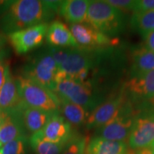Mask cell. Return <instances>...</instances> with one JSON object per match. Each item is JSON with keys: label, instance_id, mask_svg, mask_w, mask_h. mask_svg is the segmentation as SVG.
<instances>
[{"label": "cell", "instance_id": "1", "mask_svg": "<svg viewBox=\"0 0 154 154\" xmlns=\"http://www.w3.org/2000/svg\"><path fill=\"white\" fill-rule=\"evenodd\" d=\"M61 1L17 0L0 17V29L7 35L17 31L47 23L59 12Z\"/></svg>", "mask_w": 154, "mask_h": 154}, {"label": "cell", "instance_id": "2", "mask_svg": "<svg viewBox=\"0 0 154 154\" xmlns=\"http://www.w3.org/2000/svg\"><path fill=\"white\" fill-rule=\"evenodd\" d=\"M17 79L23 104L50 113H59L61 101L54 92L22 75Z\"/></svg>", "mask_w": 154, "mask_h": 154}, {"label": "cell", "instance_id": "3", "mask_svg": "<svg viewBox=\"0 0 154 154\" xmlns=\"http://www.w3.org/2000/svg\"><path fill=\"white\" fill-rule=\"evenodd\" d=\"M86 22L108 36L120 33L124 26V14L106 1H90Z\"/></svg>", "mask_w": 154, "mask_h": 154}, {"label": "cell", "instance_id": "4", "mask_svg": "<svg viewBox=\"0 0 154 154\" xmlns=\"http://www.w3.org/2000/svg\"><path fill=\"white\" fill-rule=\"evenodd\" d=\"M54 92L59 99H63L84 107L86 111L94 109L99 102L92 91L89 82L82 83L76 80L66 79L59 82Z\"/></svg>", "mask_w": 154, "mask_h": 154}, {"label": "cell", "instance_id": "5", "mask_svg": "<svg viewBox=\"0 0 154 154\" xmlns=\"http://www.w3.org/2000/svg\"><path fill=\"white\" fill-rule=\"evenodd\" d=\"M59 68L49 51L36 57L23 69L22 76L54 91Z\"/></svg>", "mask_w": 154, "mask_h": 154}, {"label": "cell", "instance_id": "6", "mask_svg": "<svg viewBox=\"0 0 154 154\" xmlns=\"http://www.w3.org/2000/svg\"><path fill=\"white\" fill-rule=\"evenodd\" d=\"M48 26V23H42L8 34V39L15 53L24 54L41 46L47 35Z\"/></svg>", "mask_w": 154, "mask_h": 154}, {"label": "cell", "instance_id": "7", "mask_svg": "<svg viewBox=\"0 0 154 154\" xmlns=\"http://www.w3.org/2000/svg\"><path fill=\"white\" fill-rule=\"evenodd\" d=\"M135 118L131 105L128 102L118 116L100 128L98 136L106 140L124 141L128 138Z\"/></svg>", "mask_w": 154, "mask_h": 154}, {"label": "cell", "instance_id": "8", "mask_svg": "<svg viewBox=\"0 0 154 154\" xmlns=\"http://www.w3.org/2000/svg\"><path fill=\"white\" fill-rule=\"evenodd\" d=\"M127 103L124 94H120L101 105L97 106L86 119V128L91 129L105 126L120 114Z\"/></svg>", "mask_w": 154, "mask_h": 154}, {"label": "cell", "instance_id": "9", "mask_svg": "<svg viewBox=\"0 0 154 154\" xmlns=\"http://www.w3.org/2000/svg\"><path fill=\"white\" fill-rule=\"evenodd\" d=\"M128 140V146L133 150L149 147L154 140V112L135 118Z\"/></svg>", "mask_w": 154, "mask_h": 154}, {"label": "cell", "instance_id": "10", "mask_svg": "<svg viewBox=\"0 0 154 154\" xmlns=\"http://www.w3.org/2000/svg\"><path fill=\"white\" fill-rule=\"evenodd\" d=\"M94 61V55L88 49H72L68 57L59 67L57 75V84L66 79H74L83 69H91Z\"/></svg>", "mask_w": 154, "mask_h": 154}, {"label": "cell", "instance_id": "11", "mask_svg": "<svg viewBox=\"0 0 154 154\" xmlns=\"http://www.w3.org/2000/svg\"><path fill=\"white\" fill-rule=\"evenodd\" d=\"M70 30L79 47L91 49L115 44V40L99 32L87 23L71 24Z\"/></svg>", "mask_w": 154, "mask_h": 154}, {"label": "cell", "instance_id": "12", "mask_svg": "<svg viewBox=\"0 0 154 154\" xmlns=\"http://www.w3.org/2000/svg\"><path fill=\"white\" fill-rule=\"evenodd\" d=\"M35 134L42 140L62 144H66L73 136L72 126L59 113H54L45 126Z\"/></svg>", "mask_w": 154, "mask_h": 154}, {"label": "cell", "instance_id": "13", "mask_svg": "<svg viewBox=\"0 0 154 154\" xmlns=\"http://www.w3.org/2000/svg\"><path fill=\"white\" fill-rule=\"evenodd\" d=\"M126 91L135 101H148L154 98V69L131 77L126 83Z\"/></svg>", "mask_w": 154, "mask_h": 154}, {"label": "cell", "instance_id": "14", "mask_svg": "<svg viewBox=\"0 0 154 154\" xmlns=\"http://www.w3.org/2000/svg\"><path fill=\"white\" fill-rule=\"evenodd\" d=\"M15 109H17L24 128L32 134L39 131L45 126L54 113L42 109L28 107L21 103Z\"/></svg>", "mask_w": 154, "mask_h": 154}, {"label": "cell", "instance_id": "15", "mask_svg": "<svg viewBox=\"0 0 154 154\" xmlns=\"http://www.w3.org/2000/svg\"><path fill=\"white\" fill-rule=\"evenodd\" d=\"M46 39L47 43L52 47L79 48L70 29L59 20L54 21L49 24Z\"/></svg>", "mask_w": 154, "mask_h": 154}, {"label": "cell", "instance_id": "16", "mask_svg": "<svg viewBox=\"0 0 154 154\" xmlns=\"http://www.w3.org/2000/svg\"><path fill=\"white\" fill-rule=\"evenodd\" d=\"M24 127L17 109L7 111L0 129V149L11 140L17 138L26 136Z\"/></svg>", "mask_w": 154, "mask_h": 154}, {"label": "cell", "instance_id": "17", "mask_svg": "<svg viewBox=\"0 0 154 154\" xmlns=\"http://www.w3.org/2000/svg\"><path fill=\"white\" fill-rule=\"evenodd\" d=\"M89 2L87 0L61 1L58 13L71 24L84 23L87 17Z\"/></svg>", "mask_w": 154, "mask_h": 154}, {"label": "cell", "instance_id": "18", "mask_svg": "<svg viewBox=\"0 0 154 154\" xmlns=\"http://www.w3.org/2000/svg\"><path fill=\"white\" fill-rule=\"evenodd\" d=\"M21 103L17 77L9 73L5 83L0 90V109L11 111Z\"/></svg>", "mask_w": 154, "mask_h": 154}, {"label": "cell", "instance_id": "19", "mask_svg": "<svg viewBox=\"0 0 154 154\" xmlns=\"http://www.w3.org/2000/svg\"><path fill=\"white\" fill-rule=\"evenodd\" d=\"M86 154H129L124 141H115L96 136L87 145Z\"/></svg>", "mask_w": 154, "mask_h": 154}, {"label": "cell", "instance_id": "20", "mask_svg": "<svg viewBox=\"0 0 154 154\" xmlns=\"http://www.w3.org/2000/svg\"><path fill=\"white\" fill-rule=\"evenodd\" d=\"M154 69V52L146 48L135 49L132 54L131 77L140 76Z\"/></svg>", "mask_w": 154, "mask_h": 154}, {"label": "cell", "instance_id": "21", "mask_svg": "<svg viewBox=\"0 0 154 154\" xmlns=\"http://www.w3.org/2000/svg\"><path fill=\"white\" fill-rule=\"evenodd\" d=\"M60 110L63 113V118L69 124L74 126H80L86 123L88 113L84 107L63 99H60Z\"/></svg>", "mask_w": 154, "mask_h": 154}, {"label": "cell", "instance_id": "22", "mask_svg": "<svg viewBox=\"0 0 154 154\" xmlns=\"http://www.w3.org/2000/svg\"><path fill=\"white\" fill-rule=\"evenodd\" d=\"M131 25L143 38L154 31V9L146 12L134 13L131 18Z\"/></svg>", "mask_w": 154, "mask_h": 154}, {"label": "cell", "instance_id": "23", "mask_svg": "<svg viewBox=\"0 0 154 154\" xmlns=\"http://www.w3.org/2000/svg\"><path fill=\"white\" fill-rule=\"evenodd\" d=\"M29 143L35 154H61L66 145L42 140L35 134L31 136Z\"/></svg>", "mask_w": 154, "mask_h": 154}, {"label": "cell", "instance_id": "24", "mask_svg": "<svg viewBox=\"0 0 154 154\" xmlns=\"http://www.w3.org/2000/svg\"><path fill=\"white\" fill-rule=\"evenodd\" d=\"M27 144L26 136H22L5 143L0 151L2 154H26Z\"/></svg>", "mask_w": 154, "mask_h": 154}, {"label": "cell", "instance_id": "25", "mask_svg": "<svg viewBox=\"0 0 154 154\" xmlns=\"http://www.w3.org/2000/svg\"><path fill=\"white\" fill-rule=\"evenodd\" d=\"M87 138L81 136H72L65 145L61 154H86Z\"/></svg>", "mask_w": 154, "mask_h": 154}, {"label": "cell", "instance_id": "26", "mask_svg": "<svg viewBox=\"0 0 154 154\" xmlns=\"http://www.w3.org/2000/svg\"><path fill=\"white\" fill-rule=\"evenodd\" d=\"M69 48H61V47H52L49 48V52L54 60L56 64L57 65L58 68L61 66L63 61L66 59L70 53L71 49Z\"/></svg>", "mask_w": 154, "mask_h": 154}, {"label": "cell", "instance_id": "27", "mask_svg": "<svg viewBox=\"0 0 154 154\" xmlns=\"http://www.w3.org/2000/svg\"><path fill=\"white\" fill-rule=\"evenodd\" d=\"M106 2L121 11L122 10L134 11L136 1H131V0H106Z\"/></svg>", "mask_w": 154, "mask_h": 154}, {"label": "cell", "instance_id": "28", "mask_svg": "<svg viewBox=\"0 0 154 154\" xmlns=\"http://www.w3.org/2000/svg\"><path fill=\"white\" fill-rule=\"evenodd\" d=\"M9 70V65L8 61L6 60L4 55H0V90L2 89L7 77L8 76Z\"/></svg>", "mask_w": 154, "mask_h": 154}, {"label": "cell", "instance_id": "29", "mask_svg": "<svg viewBox=\"0 0 154 154\" xmlns=\"http://www.w3.org/2000/svg\"><path fill=\"white\" fill-rule=\"evenodd\" d=\"M154 9V0H140L136 2L134 13H142Z\"/></svg>", "mask_w": 154, "mask_h": 154}, {"label": "cell", "instance_id": "30", "mask_svg": "<svg viewBox=\"0 0 154 154\" xmlns=\"http://www.w3.org/2000/svg\"><path fill=\"white\" fill-rule=\"evenodd\" d=\"M146 40L145 47L150 51L154 52V31L150 32L147 36L144 38Z\"/></svg>", "mask_w": 154, "mask_h": 154}, {"label": "cell", "instance_id": "31", "mask_svg": "<svg viewBox=\"0 0 154 154\" xmlns=\"http://www.w3.org/2000/svg\"><path fill=\"white\" fill-rule=\"evenodd\" d=\"M12 1H0V15H2L8 10L9 6L11 5Z\"/></svg>", "mask_w": 154, "mask_h": 154}, {"label": "cell", "instance_id": "32", "mask_svg": "<svg viewBox=\"0 0 154 154\" xmlns=\"http://www.w3.org/2000/svg\"><path fill=\"white\" fill-rule=\"evenodd\" d=\"M129 154H154L153 149H150V148H144V149H138L136 151L129 153Z\"/></svg>", "mask_w": 154, "mask_h": 154}, {"label": "cell", "instance_id": "33", "mask_svg": "<svg viewBox=\"0 0 154 154\" xmlns=\"http://www.w3.org/2000/svg\"><path fill=\"white\" fill-rule=\"evenodd\" d=\"M7 111H4L0 109V129H1L2 125V123L4 120H5V117L7 116Z\"/></svg>", "mask_w": 154, "mask_h": 154}, {"label": "cell", "instance_id": "34", "mask_svg": "<svg viewBox=\"0 0 154 154\" xmlns=\"http://www.w3.org/2000/svg\"><path fill=\"white\" fill-rule=\"evenodd\" d=\"M6 42H7V39H6L5 36L2 33L0 32V50H1L5 45Z\"/></svg>", "mask_w": 154, "mask_h": 154}, {"label": "cell", "instance_id": "35", "mask_svg": "<svg viewBox=\"0 0 154 154\" xmlns=\"http://www.w3.org/2000/svg\"><path fill=\"white\" fill-rule=\"evenodd\" d=\"M149 148H150V149H154V140L151 143V145L149 146Z\"/></svg>", "mask_w": 154, "mask_h": 154}, {"label": "cell", "instance_id": "36", "mask_svg": "<svg viewBox=\"0 0 154 154\" xmlns=\"http://www.w3.org/2000/svg\"><path fill=\"white\" fill-rule=\"evenodd\" d=\"M153 152H154V149H153Z\"/></svg>", "mask_w": 154, "mask_h": 154}]
</instances>
